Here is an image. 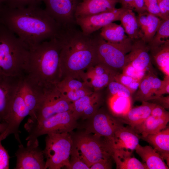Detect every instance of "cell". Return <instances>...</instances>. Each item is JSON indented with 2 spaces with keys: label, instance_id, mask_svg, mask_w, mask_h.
I'll return each mask as SVG.
<instances>
[{
  "label": "cell",
  "instance_id": "1",
  "mask_svg": "<svg viewBox=\"0 0 169 169\" xmlns=\"http://www.w3.org/2000/svg\"><path fill=\"white\" fill-rule=\"evenodd\" d=\"M76 25L61 27L56 38L60 45L61 79L69 78L81 80L84 72L98 63L94 33L86 34Z\"/></svg>",
  "mask_w": 169,
  "mask_h": 169
},
{
  "label": "cell",
  "instance_id": "2",
  "mask_svg": "<svg viewBox=\"0 0 169 169\" xmlns=\"http://www.w3.org/2000/svg\"><path fill=\"white\" fill-rule=\"evenodd\" d=\"M3 16L7 28L29 47L56 38L61 26L39 6L7 7Z\"/></svg>",
  "mask_w": 169,
  "mask_h": 169
},
{
  "label": "cell",
  "instance_id": "3",
  "mask_svg": "<svg viewBox=\"0 0 169 169\" xmlns=\"http://www.w3.org/2000/svg\"><path fill=\"white\" fill-rule=\"evenodd\" d=\"M29 49L25 75L44 89L57 85L61 79L58 40L54 38Z\"/></svg>",
  "mask_w": 169,
  "mask_h": 169
},
{
  "label": "cell",
  "instance_id": "4",
  "mask_svg": "<svg viewBox=\"0 0 169 169\" xmlns=\"http://www.w3.org/2000/svg\"><path fill=\"white\" fill-rule=\"evenodd\" d=\"M29 46L7 28L0 31V75L21 77L25 74Z\"/></svg>",
  "mask_w": 169,
  "mask_h": 169
},
{
  "label": "cell",
  "instance_id": "5",
  "mask_svg": "<svg viewBox=\"0 0 169 169\" xmlns=\"http://www.w3.org/2000/svg\"><path fill=\"white\" fill-rule=\"evenodd\" d=\"M72 138L73 146L90 167L101 159L112 158V144L104 137L84 131Z\"/></svg>",
  "mask_w": 169,
  "mask_h": 169
},
{
  "label": "cell",
  "instance_id": "6",
  "mask_svg": "<svg viewBox=\"0 0 169 169\" xmlns=\"http://www.w3.org/2000/svg\"><path fill=\"white\" fill-rule=\"evenodd\" d=\"M77 120L72 110L57 113L39 121L28 119L24 125L28 134L26 140H35L50 133H70L78 127Z\"/></svg>",
  "mask_w": 169,
  "mask_h": 169
},
{
  "label": "cell",
  "instance_id": "7",
  "mask_svg": "<svg viewBox=\"0 0 169 169\" xmlns=\"http://www.w3.org/2000/svg\"><path fill=\"white\" fill-rule=\"evenodd\" d=\"M43 150L46 162L45 169H69L73 145L70 133H50L47 135Z\"/></svg>",
  "mask_w": 169,
  "mask_h": 169
},
{
  "label": "cell",
  "instance_id": "8",
  "mask_svg": "<svg viewBox=\"0 0 169 169\" xmlns=\"http://www.w3.org/2000/svg\"><path fill=\"white\" fill-rule=\"evenodd\" d=\"M94 34L98 63L120 73L125 65V56L131 49L133 40L128 38L121 42L112 43L104 40L99 34Z\"/></svg>",
  "mask_w": 169,
  "mask_h": 169
},
{
  "label": "cell",
  "instance_id": "9",
  "mask_svg": "<svg viewBox=\"0 0 169 169\" xmlns=\"http://www.w3.org/2000/svg\"><path fill=\"white\" fill-rule=\"evenodd\" d=\"M43 101L35 118H28L39 121L57 113L72 110V103L69 101L55 85L45 89Z\"/></svg>",
  "mask_w": 169,
  "mask_h": 169
},
{
  "label": "cell",
  "instance_id": "10",
  "mask_svg": "<svg viewBox=\"0 0 169 169\" xmlns=\"http://www.w3.org/2000/svg\"><path fill=\"white\" fill-rule=\"evenodd\" d=\"M87 120L85 132L104 137L112 143L115 132L123 125L117 118L101 108Z\"/></svg>",
  "mask_w": 169,
  "mask_h": 169
},
{
  "label": "cell",
  "instance_id": "11",
  "mask_svg": "<svg viewBox=\"0 0 169 169\" xmlns=\"http://www.w3.org/2000/svg\"><path fill=\"white\" fill-rule=\"evenodd\" d=\"M15 155V169H45L44 151L39 146L38 139L27 141L26 146L20 144Z\"/></svg>",
  "mask_w": 169,
  "mask_h": 169
},
{
  "label": "cell",
  "instance_id": "12",
  "mask_svg": "<svg viewBox=\"0 0 169 169\" xmlns=\"http://www.w3.org/2000/svg\"><path fill=\"white\" fill-rule=\"evenodd\" d=\"M29 114V110L18 90V87L5 120L7 126L3 132L0 133V141H2L10 134H13L19 144L22 143L19 136V126L24 119Z\"/></svg>",
  "mask_w": 169,
  "mask_h": 169
},
{
  "label": "cell",
  "instance_id": "13",
  "mask_svg": "<svg viewBox=\"0 0 169 169\" xmlns=\"http://www.w3.org/2000/svg\"><path fill=\"white\" fill-rule=\"evenodd\" d=\"M45 9L61 26L76 24L75 14L79 0H44Z\"/></svg>",
  "mask_w": 169,
  "mask_h": 169
},
{
  "label": "cell",
  "instance_id": "14",
  "mask_svg": "<svg viewBox=\"0 0 169 169\" xmlns=\"http://www.w3.org/2000/svg\"><path fill=\"white\" fill-rule=\"evenodd\" d=\"M125 9L123 7L115 8L97 14L77 17L75 18L76 23L84 33L91 34L110 23L119 21Z\"/></svg>",
  "mask_w": 169,
  "mask_h": 169
},
{
  "label": "cell",
  "instance_id": "15",
  "mask_svg": "<svg viewBox=\"0 0 169 169\" xmlns=\"http://www.w3.org/2000/svg\"><path fill=\"white\" fill-rule=\"evenodd\" d=\"M18 90L29 110V118L34 119L43 100L44 89L24 74L20 77Z\"/></svg>",
  "mask_w": 169,
  "mask_h": 169
},
{
  "label": "cell",
  "instance_id": "16",
  "mask_svg": "<svg viewBox=\"0 0 169 169\" xmlns=\"http://www.w3.org/2000/svg\"><path fill=\"white\" fill-rule=\"evenodd\" d=\"M102 90L94 91L72 103L73 114L77 120L89 119L100 108L104 100Z\"/></svg>",
  "mask_w": 169,
  "mask_h": 169
},
{
  "label": "cell",
  "instance_id": "17",
  "mask_svg": "<svg viewBox=\"0 0 169 169\" xmlns=\"http://www.w3.org/2000/svg\"><path fill=\"white\" fill-rule=\"evenodd\" d=\"M117 74L103 64L98 63L84 72L81 80L94 91L100 90L114 79Z\"/></svg>",
  "mask_w": 169,
  "mask_h": 169
},
{
  "label": "cell",
  "instance_id": "18",
  "mask_svg": "<svg viewBox=\"0 0 169 169\" xmlns=\"http://www.w3.org/2000/svg\"><path fill=\"white\" fill-rule=\"evenodd\" d=\"M149 51L147 44L141 38L133 40L131 49L125 56V65L130 64L139 70H148L151 65Z\"/></svg>",
  "mask_w": 169,
  "mask_h": 169
},
{
  "label": "cell",
  "instance_id": "19",
  "mask_svg": "<svg viewBox=\"0 0 169 169\" xmlns=\"http://www.w3.org/2000/svg\"><path fill=\"white\" fill-rule=\"evenodd\" d=\"M20 77L0 75V122H5Z\"/></svg>",
  "mask_w": 169,
  "mask_h": 169
},
{
  "label": "cell",
  "instance_id": "20",
  "mask_svg": "<svg viewBox=\"0 0 169 169\" xmlns=\"http://www.w3.org/2000/svg\"><path fill=\"white\" fill-rule=\"evenodd\" d=\"M118 0H83L79 2L75 14V18L97 14L113 10Z\"/></svg>",
  "mask_w": 169,
  "mask_h": 169
},
{
  "label": "cell",
  "instance_id": "21",
  "mask_svg": "<svg viewBox=\"0 0 169 169\" xmlns=\"http://www.w3.org/2000/svg\"><path fill=\"white\" fill-rule=\"evenodd\" d=\"M140 139V135L133 128L122 125L115 133L112 142L113 149L133 151L139 144Z\"/></svg>",
  "mask_w": 169,
  "mask_h": 169
},
{
  "label": "cell",
  "instance_id": "22",
  "mask_svg": "<svg viewBox=\"0 0 169 169\" xmlns=\"http://www.w3.org/2000/svg\"><path fill=\"white\" fill-rule=\"evenodd\" d=\"M142 102L141 105L131 108L125 115L117 118L123 124H127L133 128L150 115L152 109L156 105L148 101Z\"/></svg>",
  "mask_w": 169,
  "mask_h": 169
},
{
  "label": "cell",
  "instance_id": "23",
  "mask_svg": "<svg viewBox=\"0 0 169 169\" xmlns=\"http://www.w3.org/2000/svg\"><path fill=\"white\" fill-rule=\"evenodd\" d=\"M140 139L149 143L166 160L167 165L169 163V128L167 126L158 132L150 134L144 137L140 136Z\"/></svg>",
  "mask_w": 169,
  "mask_h": 169
},
{
  "label": "cell",
  "instance_id": "24",
  "mask_svg": "<svg viewBox=\"0 0 169 169\" xmlns=\"http://www.w3.org/2000/svg\"><path fill=\"white\" fill-rule=\"evenodd\" d=\"M56 85L68 100L73 101L84 95L85 91L84 88L88 85L81 80L66 78L61 79Z\"/></svg>",
  "mask_w": 169,
  "mask_h": 169
},
{
  "label": "cell",
  "instance_id": "25",
  "mask_svg": "<svg viewBox=\"0 0 169 169\" xmlns=\"http://www.w3.org/2000/svg\"><path fill=\"white\" fill-rule=\"evenodd\" d=\"M135 150L148 169H169L164 160L150 145L142 146L139 144Z\"/></svg>",
  "mask_w": 169,
  "mask_h": 169
},
{
  "label": "cell",
  "instance_id": "26",
  "mask_svg": "<svg viewBox=\"0 0 169 169\" xmlns=\"http://www.w3.org/2000/svg\"><path fill=\"white\" fill-rule=\"evenodd\" d=\"M132 151L123 149L113 150L112 158L117 169H148L142 163L132 155Z\"/></svg>",
  "mask_w": 169,
  "mask_h": 169
},
{
  "label": "cell",
  "instance_id": "27",
  "mask_svg": "<svg viewBox=\"0 0 169 169\" xmlns=\"http://www.w3.org/2000/svg\"><path fill=\"white\" fill-rule=\"evenodd\" d=\"M119 21L129 38L132 40L142 38L143 35L133 10L125 9L122 14Z\"/></svg>",
  "mask_w": 169,
  "mask_h": 169
},
{
  "label": "cell",
  "instance_id": "28",
  "mask_svg": "<svg viewBox=\"0 0 169 169\" xmlns=\"http://www.w3.org/2000/svg\"><path fill=\"white\" fill-rule=\"evenodd\" d=\"M169 119L157 118L151 115L141 123L133 129L141 137L155 134L166 128Z\"/></svg>",
  "mask_w": 169,
  "mask_h": 169
},
{
  "label": "cell",
  "instance_id": "29",
  "mask_svg": "<svg viewBox=\"0 0 169 169\" xmlns=\"http://www.w3.org/2000/svg\"><path fill=\"white\" fill-rule=\"evenodd\" d=\"M151 57L158 68L169 76V39L160 46L150 49Z\"/></svg>",
  "mask_w": 169,
  "mask_h": 169
},
{
  "label": "cell",
  "instance_id": "30",
  "mask_svg": "<svg viewBox=\"0 0 169 169\" xmlns=\"http://www.w3.org/2000/svg\"><path fill=\"white\" fill-rule=\"evenodd\" d=\"M107 104L111 114L118 117L125 115L131 108V98L110 95Z\"/></svg>",
  "mask_w": 169,
  "mask_h": 169
},
{
  "label": "cell",
  "instance_id": "31",
  "mask_svg": "<svg viewBox=\"0 0 169 169\" xmlns=\"http://www.w3.org/2000/svg\"><path fill=\"white\" fill-rule=\"evenodd\" d=\"M104 40L112 43H120L128 37L121 24L112 23L100 29L99 33Z\"/></svg>",
  "mask_w": 169,
  "mask_h": 169
},
{
  "label": "cell",
  "instance_id": "32",
  "mask_svg": "<svg viewBox=\"0 0 169 169\" xmlns=\"http://www.w3.org/2000/svg\"><path fill=\"white\" fill-rule=\"evenodd\" d=\"M169 19H162L159 26L151 40L147 44L150 49L157 47L169 40Z\"/></svg>",
  "mask_w": 169,
  "mask_h": 169
},
{
  "label": "cell",
  "instance_id": "33",
  "mask_svg": "<svg viewBox=\"0 0 169 169\" xmlns=\"http://www.w3.org/2000/svg\"><path fill=\"white\" fill-rule=\"evenodd\" d=\"M135 97V100L141 102L152 100L154 96V91L146 74L141 80Z\"/></svg>",
  "mask_w": 169,
  "mask_h": 169
},
{
  "label": "cell",
  "instance_id": "34",
  "mask_svg": "<svg viewBox=\"0 0 169 169\" xmlns=\"http://www.w3.org/2000/svg\"><path fill=\"white\" fill-rule=\"evenodd\" d=\"M148 23L141 39L148 44L152 39L157 31L162 19L153 14L148 13Z\"/></svg>",
  "mask_w": 169,
  "mask_h": 169
},
{
  "label": "cell",
  "instance_id": "35",
  "mask_svg": "<svg viewBox=\"0 0 169 169\" xmlns=\"http://www.w3.org/2000/svg\"><path fill=\"white\" fill-rule=\"evenodd\" d=\"M110 95L131 98L132 94L125 86L114 79L107 86Z\"/></svg>",
  "mask_w": 169,
  "mask_h": 169
},
{
  "label": "cell",
  "instance_id": "36",
  "mask_svg": "<svg viewBox=\"0 0 169 169\" xmlns=\"http://www.w3.org/2000/svg\"><path fill=\"white\" fill-rule=\"evenodd\" d=\"M69 163V169H90V167L83 161L77 150L73 145L70 154Z\"/></svg>",
  "mask_w": 169,
  "mask_h": 169
},
{
  "label": "cell",
  "instance_id": "37",
  "mask_svg": "<svg viewBox=\"0 0 169 169\" xmlns=\"http://www.w3.org/2000/svg\"><path fill=\"white\" fill-rule=\"evenodd\" d=\"M44 0H3L6 3L7 7L21 8L31 6H39Z\"/></svg>",
  "mask_w": 169,
  "mask_h": 169
},
{
  "label": "cell",
  "instance_id": "38",
  "mask_svg": "<svg viewBox=\"0 0 169 169\" xmlns=\"http://www.w3.org/2000/svg\"><path fill=\"white\" fill-rule=\"evenodd\" d=\"M147 71L139 70L131 65L126 64L123 68L122 73L135 79L141 80L144 76Z\"/></svg>",
  "mask_w": 169,
  "mask_h": 169
},
{
  "label": "cell",
  "instance_id": "39",
  "mask_svg": "<svg viewBox=\"0 0 169 169\" xmlns=\"http://www.w3.org/2000/svg\"><path fill=\"white\" fill-rule=\"evenodd\" d=\"M144 3L146 11L148 13L161 18L157 0H144Z\"/></svg>",
  "mask_w": 169,
  "mask_h": 169
},
{
  "label": "cell",
  "instance_id": "40",
  "mask_svg": "<svg viewBox=\"0 0 169 169\" xmlns=\"http://www.w3.org/2000/svg\"><path fill=\"white\" fill-rule=\"evenodd\" d=\"M0 141V169H9L10 156Z\"/></svg>",
  "mask_w": 169,
  "mask_h": 169
},
{
  "label": "cell",
  "instance_id": "41",
  "mask_svg": "<svg viewBox=\"0 0 169 169\" xmlns=\"http://www.w3.org/2000/svg\"><path fill=\"white\" fill-rule=\"evenodd\" d=\"M161 14V18L169 19V0H157Z\"/></svg>",
  "mask_w": 169,
  "mask_h": 169
},
{
  "label": "cell",
  "instance_id": "42",
  "mask_svg": "<svg viewBox=\"0 0 169 169\" xmlns=\"http://www.w3.org/2000/svg\"><path fill=\"white\" fill-rule=\"evenodd\" d=\"M150 115L156 118L169 119V112L163 107L157 104L152 109Z\"/></svg>",
  "mask_w": 169,
  "mask_h": 169
},
{
  "label": "cell",
  "instance_id": "43",
  "mask_svg": "<svg viewBox=\"0 0 169 169\" xmlns=\"http://www.w3.org/2000/svg\"><path fill=\"white\" fill-rule=\"evenodd\" d=\"M111 158L101 159L91 165L90 167V169H112Z\"/></svg>",
  "mask_w": 169,
  "mask_h": 169
},
{
  "label": "cell",
  "instance_id": "44",
  "mask_svg": "<svg viewBox=\"0 0 169 169\" xmlns=\"http://www.w3.org/2000/svg\"><path fill=\"white\" fill-rule=\"evenodd\" d=\"M148 13L146 11L143 13L138 14L136 16L137 22L142 35L148 24Z\"/></svg>",
  "mask_w": 169,
  "mask_h": 169
},
{
  "label": "cell",
  "instance_id": "45",
  "mask_svg": "<svg viewBox=\"0 0 169 169\" xmlns=\"http://www.w3.org/2000/svg\"><path fill=\"white\" fill-rule=\"evenodd\" d=\"M164 80V84L161 88L155 94L153 99L156 97L162 95L163 94H169V76L165 75Z\"/></svg>",
  "mask_w": 169,
  "mask_h": 169
},
{
  "label": "cell",
  "instance_id": "46",
  "mask_svg": "<svg viewBox=\"0 0 169 169\" xmlns=\"http://www.w3.org/2000/svg\"><path fill=\"white\" fill-rule=\"evenodd\" d=\"M151 100L154 101L155 102L154 103L156 104L159 105L165 109H169V97L168 95L166 97H163L161 95Z\"/></svg>",
  "mask_w": 169,
  "mask_h": 169
},
{
  "label": "cell",
  "instance_id": "47",
  "mask_svg": "<svg viewBox=\"0 0 169 169\" xmlns=\"http://www.w3.org/2000/svg\"><path fill=\"white\" fill-rule=\"evenodd\" d=\"M133 10L138 14L144 13L146 11L144 3V0H134Z\"/></svg>",
  "mask_w": 169,
  "mask_h": 169
},
{
  "label": "cell",
  "instance_id": "48",
  "mask_svg": "<svg viewBox=\"0 0 169 169\" xmlns=\"http://www.w3.org/2000/svg\"><path fill=\"white\" fill-rule=\"evenodd\" d=\"M118 1L121 4L122 7L133 10L134 0H118Z\"/></svg>",
  "mask_w": 169,
  "mask_h": 169
},
{
  "label": "cell",
  "instance_id": "49",
  "mask_svg": "<svg viewBox=\"0 0 169 169\" xmlns=\"http://www.w3.org/2000/svg\"><path fill=\"white\" fill-rule=\"evenodd\" d=\"M7 126V124L5 122H0V133H2L6 129Z\"/></svg>",
  "mask_w": 169,
  "mask_h": 169
},
{
  "label": "cell",
  "instance_id": "50",
  "mask_svg": "<svg viewBox=\"0 0 169 169\" xmlns=\"http://www.w3.org/2000/svg\"><path fill=\"white\" fill-rule=\"evenodd\" d=\"M2 3V1H1V0H0V4L1 3Z\"/></svg>",
  "mask_w": 169,
  "mask_h": 169
},
{
  "label": "cell",
  "instance_id": "51",
  "mask_svg": "<svg viewBox=\"0 0 169 169\" xmlns=\"http://www.w3.org/2000/svg\"><path fill=\"white\" fill-rule=\"evenodd\" d=\"M1 0V1H2V3L3 0Z\"/></svg>",
  "mask_w": 169,
  "mask_h": 169
}]
</instances>
